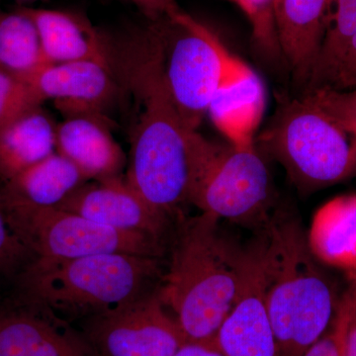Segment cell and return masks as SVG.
Instances as JSON below:
<instances>
[{
	"mask_svg": "<svg viewBox=\"0 0 356 356\" xmlns=\"http://www.w3.org/2000/svg\"><path fill=\"white\" fill-rule=\"evenodd\" d=\"M153 23L134 34L122 51V79L137 104L126 178L147 202L170 216L188 202L193 131L182 123L168 88L163 36Z\"/></svg>",
	"mask_w": 356,
	"mask_h": 356,
	"instance_id": "obj_1",
	"label": "cell"
},
{
	"mask_svg": "<svg viewBox=\"0 0 356 356\" xmlns=\"http://www.w3.org/2000/svg\"><path fill=\"white\" fill-rule=\"evenodd\" d=\"M266 222L259 242L278 356H302L331 325L341 295L318 266L297 218L282 213Z\"/></svg>",
	"mask_w": 356,
	"mask_h": 356,
	"instance_id": "obj_2",
	"label": "cell"
},
{
	"mask_svg": "<svg viewBox=\"0 0 356 356\" xmlns=\"http://www.w3.org/2000/svg\"><path fill=\"white\" fill-rule=\"evenodd\" d=\"M219 221L201 213L185 222L156 290L192 343H214L242 283L245 250L222 235Z\"/></svg>",
	"mask_w": 356,
	"mask_h": 356,
	"instance_id": "obj_3",
	"label": "cell"
},
{
	"mask_svg": "<svg viewBox=\"0 0 356 356\" xmlns=\"http://www.w3.org/2000/svg\"><path fill=\"white\" fill-rule=\"evenodd\" d=\"M158 271V257L123 252L32 259L20 271L19 283L28 304L89 318L146 294Z\"/></svg>",
	"mask_w": 356,
	"mask_h": 356,
	"instance_id": "obj_4",
	"label": "cell"
},
{
	"mask_svg": "<svg viewBox=\"0 0 356 356\" xmlns=\"http://www.w3.org/2000/svg\"><path fill=\"white\" fill-rule=\"evenodd\" d=\"M259 137L300 188H322L356 177V129L304 96L285 100Z\"/></svg>",
	"mask_w": 356,
	"mask_h": 356,
	"instance_id": "obj_5",
	"label": "cell"
},
{
	"mask_svg": "<svg viewBox=\"0 0 356 356\" xmlns=\"http://www.w3.org/2000/svg\"><path fill=\"white\" fill-rule=\"evenodd\" d=\"M156 23L165 46L168 88L185 127L197 131L218 91L252 70L178 6Z\"/></svg>",
	"mask_w": 356,
	"mask_h": 356,
	"instance_id": "obj_6",
	"label": "cell"
},
{
	"mask_svg": "<svg viewBox=\"0 0 356 356\" xmlns=\"http://www.w3.org/2000/svg\"><path fill=\"white\" fill-rule=\"evenodd\" d=\"M188 202L217 219L248 221L266 215L270 175L255 145H220L191 136Z\"/></svg>",
	"mask_w": 356,
	"mask_h": 356,
	"instance_id": "obj_7",
	"label": "cell"
},
{
	"mask_svg": "<svg viewBox=\"0 0 356 356\" xmlns=\"http://www.w3.org/2000/svg\"><path fill=\"white\" fill-rule=\"evenodd\" d=\"M2 197L9 224L32 259H74L112 252L159 257L163 252L161 241L151 236L107 228L60 208L28 205L3 193Z\"/></svg>",
	"mask_w": 356,
	"mask_h": 356,
	"instance_id": "obj_8",
	"label": "cell"
},
{
	"mask_svg": "<svg viewBox=\"0 0 356 356\" xmlns=\"http://www.w3.org/2000/svg\"><path fill=\"white\" fill-rule=\"evenodd\" d=\"M83 334L98 356H173L187 343L156 291L89 317Z\"/></svg>",
	"mask_w": 356,
	"mask_h": 356,
	"instance_id": "obj_9",
	"label": "cell"
},
{
	"mask_svg": "<svg viewBox=\"0 0 356 356\" xmlns=\"http://www.w3.org/2000/svg\"><path fill=\"white\" fill-rule=\"evenodd\" d=\"M58 208L107 228L140 234L161 242L170 217L147 202L122 175L86 182Z\"/></svg>",
	"mask_w": 356,
	"mask_h": 356,
	"instance_id": "obj_10",
	"label": "cell"
},
{
	"mask_svg": "<svg viewBox=\"0 0 356 356\" xmlns=\"http://www.w3.org/2000/svg\"><path fill=\"white\" fill-rule=\"evenodd\" d=\"M214 343L224 356H278L266 307L259 242L245 250L238 296Z\"/></svg>",
	"mask_w": 356,
	"mask_h": 356,
	"instance_id": "obj_11",
	"label": "cell"
},
{
	"mask_svg": "<svg viewBox=\"0 0 356 356\" xmlns=\"http://www.w3.org/2000/svg\"><path fill=\"white\" fill-rule=\"evenodd\" d=\"M40 102L65 115L100 114L118 92L112 64L84 60L46 64L24 81Z\"/></svg>",
	"mask_w": 356,
	"mask_h": 356,
	"instance_id": "obj_12",
	"label": "cell"
},
{
	"mask_svg": "<svg viewBox=\"0 0 356 356\" xmlns=\"http://www.w3.org/2000/svg\"><path fill=\"white\" fill-rule=\"evenodd\" d=\"M0 356H98L83 332L42 307L0 309Z\"/></svg>",
	"mask_w": 356,
	"mask_h": 356,
	"instance_id": "obj_13",
	"label": "cell"
},
{
	"mask_svg": "<svg viewBox=\"0 0 356 356\" xmlns=\"http://www.w3.org/2000/svg\"><path fill=\"white\" fill-rule=\"evenodd\" d=\"M56 152L72 161L88 181L122 175L125 154L100 114H76L57 124Z\"/></svg>",
	"mask_w": 356,
	"mask_h": 356,
	"instance_id": "obj_14",
	"label": "cell"
},
{
	"mask_svg": "<svg viewBox=\"0 0 356 356\" xmlns=\"http://www.w3.org/2000/svg\"><path fill=\"white\" fill-rule=\"evenodd\" d=\"M20 8L36 26L48 64L84 60L113 63L107 40L83 16L53 9Z\"/></svg>",
	"mask_w": 356,
	"mask_h": 356,
	"instance_id": "obj_15",
	"label": "cell"
},
{
	"mask_svg": "<svg viewBox=\"0 0 356 356\" xmlns=\"http://www.w3.org/2000/svg\"><path fill=\"white\" fill-rule=\"evenodd\" d=\"M329 0H275L281 53L297 76L309 79L327 28Z\"/></svg>",
	"mask_w": 356,
	"mask_h": 356,
	"instance_id": "obj_16",
	"label": "cell"
},
{
	"mask_svg": "<svg viewBox=\"0 0 356 356\" xmlns=\"http://www.w3.org/2000/svg\"><path fill=\"white\" fill-rule=\"evenodd\" d=\"M56 130L41 105L30 107L0 126V180L7 184L56 152Z\"/></svg>",
	"mask_w": 356,
	"mask_h": 356,
	"instance_id": "obj_17",
	"label": "cell"
},
{
	"mask_svg": "<svg viewBox=\"0 0 356 356\" xmlns=\"http://www.w3.org/2000/svg\"><path fill=\"white\" fill-rule=\"evenodd\" d=\"M317 261L344 271L356 280V194L337 196L314 216L307 236Z\"/></svg>",
	"mask_w": 356,
	"mask_h": 356,
	"instance_id": "obj_18",
	"label": "cell"
},
{
	"mask_svg": "<svg viewBox=\"0 0 356 356\" xmlns=\"http://www.w3.org/2000/svg\"><path fill=\"white\" fill-rule=\"evenodd\" d=\"M266 108L261 79L252 70L235 83L220 89L211 102V120L235 146L255 145L254 136Z\"/></svg>",
	"mask_w": 356,
	"mask_h": 356,
	"instance_id": "obj_19",
	"label": "cell"
},
{
	"mask_svg": "<svg viewBox=\"0 0 356 356\" xmlns=\"http://www.w3.org/2000/svg\"><path fill=\"white\" fill-rule=\"evenodd\" d=\"M88 182L72 161L58 152L2 184L3 195L37 207H58Z\"/></svg>",
	"mask_w": 356,
	"mask_h": 356,
	"instance_id": "obj_20",
	"label": "cell"
},
{
	"mask_svg": "<svg viewBox=\"0 0 356 356\" xmlns=\"http://www.w3.org/2000/svg\"><path fill=\"white\" fill-rule=\"evenodd\" d=\"M46 64L31 18L20 7L11 13L0 11V70L24 83Z\"/></svg>",
	"mask_w": 356,
	"mask_h": 356,
	"instance_id": "obj_21",
	"label": "cell"
},
{
	"mask_svg": "<svg viewBox=\"0 0 356 356\" xmlns=\"http://www.w3.org/2000/svg\"><path fill=\"white\" fill-rule=\"evenodd\" d=\"M355 31L356 0H329L324 41L308 79L310 90L329 84Z\"/></svg>",
	"mask_w": 356,
	"mask_h": 356,
	"instance_id": "obj_22",
	"label": "cell"
},
{
	"mask_svg": "<svg viewBox=\"0 0 356 356\" xmlns=\"http://www.w3.org/2000/svg\"><path fill=\"white\" fill-rule=\"evenodd\" d=\"M348 281L331 325L302 356H344L346 331L356 308V280Z\"/></svg>",
	"mask_w": 356,
	"mask_h": 356,
	"instance_id": "obj_23",
	"label": "cell"
},
{
	"mask_svg": "<svg viewBox=\"0 0 356 356\" xmlns=\"http://www.w3.org/2000/svg\"><path fill=\"white\" fill-rule=\"evenodd\" d=\"M245 15L252 26L254 42L267 53L280 51L275 20V0H245Z\"/></svg>",
	"mask_w": 356,
	"mask_h": 356,
	"instance_id": "obj_24",
	"label": "cell"
},
{
	"mask_svg": "<svg viewBox=\"0 0 356 356\" xmlns=\"http://www.w3.org/2000/svg\"><path fill=\"white\" fill-rule=\"evenodd\" d=\"M32 257L14 234L0 187V275H11L24 268Z\"/></svg>",
	"mask_w": 356,
	"mask_h": 356,
	"instance_id": "obj_25",
	"label": "cell"
},
{
	"mask_svg": "<svg viewBox=\"0 0 356 356\" xmlns=\"http://www.w3.org/2000/svg\"><path fill=\"white\" fill-rule=\"evenodd\" d=\"M36 105L42 103L27 84L0 70V126Z\"/></svg>",
	"mask_w": 356,
	"mask_h": 356,
	"instance_id": "obj_26",
	"label": "cell"
},
{
	"mask_svg": "<svg viewBox=\"0 0 356 356\" xmlns=\"http://www.w3.org/2000/svg\"><path fill=\"white\" fill-rule=\"evenodd\" d=\"M305 97L320 108L356 129V88L346 91L329 88H315L309 90Z\"/></svg>",
	"mask_w": 356,
	"mask_h": 356,
	"instance_id": "obj_27",
	"label": "cell"
},
{
	"mask_svg": "<svg viewBox=\"0 0 356 356\" xmlns=\"http://www.w3.org/2000/svg\"><path fill=\"white\" fill-rule=\"evenodd\" d=\"M325 88L341 91L356 88V31L350 39L334 76Z\"/></svg>",
	"mask_w": 356,
	"mask_h": 356,
	"instance_id": "obj_28",
	"label": "cell"
},
{
	"mask_svg": "<svg viewBox=\"0 0 356 356\" xmlns=\"http://www.w3.org/2000/svg\"><path fill=\"white\" fill-rule=\"evenodd\" d=\"M152 22L165 18L170 10L178 6L175 0H130Z\"/></svg>",
	"mask_w": 356,
	"mask_h": 356,
	"instance_id": "obj_29",
	"label": "cell"
},
{
	"mask_svg": "<svg viewBox=\"0 0 356 356\" xmlns=\"http://www.w3.org/2000/svg\"><path fill=\"white\" fill-rule=\"evenodd\" d=\"M173 356H224L214 343L187 341Z\"/></svg>",
	"mask_w": 356,
	"mask_h": 356,
	"instance_id": "obj_30",
	"label": "cell"
},
{
	"mask_svg": "<svg viewBox=\"0 0 356 356\" xmlns=\"http://www.w3.org/2000/svg\"><path fill=\"white\" fill-rule=\"evenodd\" d=\"M344 356H356V308L351 316L346 331Z\"/></svg>",
	"mask_w": 356,
	"mask_h": 356,
	"instance_id": "obj_31",
	"label": "cell"
},
{
	"mask_svg": "<svg viewBox=\"0 0 356 356\" xmlns=\"http://www.w3.org/2000/svg\"><path fill=\"white\" fill-rule=\"evenodd\" d=\"M231 1L238 4V6L242 8L243 13H245V9H247V1H245V0H231Z\"/></svg>",
	"mask_w": 356,
	"mask_h": 356,
	"instance_id": "obj_32",
	"label": "cell"
},
{
	"mask_svg": "<svg viewBox=\"0 0 356 356\" xmlns=\"http://www.w3.org/2000/svg\"><path fill=\"white\" fill-rule=\"evenodd\" d=\"M21 2H35V1H46V0H17Z\"/></svg>",
	"mask_w": 356,
	"mask_h": 356,
	"instance_id": "obj_33",
	"label": "cell"
},
{
	"mask_svg": "<svg viewBox=\"0 0 356 356\" xmlns=\"http://www.w3.org/2000/svg\"><path fill=\"white\" fill-rule=\"evenodd\" d=\"M0 11H1V10H0Z\"/></svg>",
	"mask_w": 356,
	"mask_h": 356,
	"instance_id": "obj_34",
	"label": "cell"
}]
</instances>
